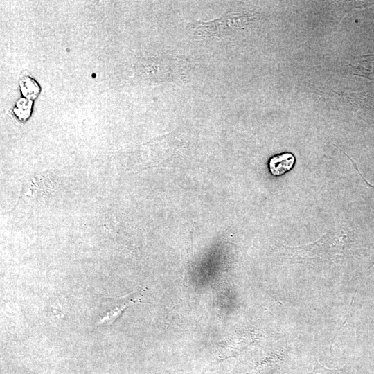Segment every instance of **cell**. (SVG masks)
I'll list each match as a JSON object with an SVG mask.
<instances>
[{
  "label": "cell",
  "instance_id": "cell-1",
  "mask_svg": "<svg viewBox=\"0 0 374 374\" xmlns=\"http://www.w3.org/2000/svg\"><path fill=\"white\" fill-rule=\"evenodd\" d=\"M143 290H134L125 296L114 299L109 301V309L100 317L97 325H110L121 314V312L133 303L141 302L143 299Z\"/></svg>",
  "mask_w": 374,
  "mask_h": 374
},
{
  "label": "cell",
  "instance_id": "cell-2",
  "mask_svg": "<svg viewBox=\"0 0 374 374\" xmlns=\"http://www.w3.org/2000/svg\"><path fill=\"white\" fill-rule=\"evenodd\" d=\"M295 161L296 158L291 152L277 154L269 159L268 168L272 175L280 176L290 171Z\"/></svg>",
  "mask_w": 374,
  "mask_h": 374
},
{
  "label": "cell",
  "instance_id": "cell-3",
  "mask_svg": "<svg viewBox=\"0 0 374 374\" xmlns=\"http://www.w3.org/2000/svg\"><path fill=\"white\" fill-rule=\"evenodd\" d=\"M23 95L27 98H34L39 93V88L37 84L31 78L25 77L20 82Z\"/></svg>",
  "mask_w": 374,
  "mask_h": 374
},
{
  "label": "cell",
  "instance_id": "cell-4",
  "mask_svg": "<svg viewBox=\"0 0 374 374\" xmlns=\"http://www.w3.org/2000/svg\"><path fill=\"white\" fill-rule=\"evenodd\" d=\"M31 105L32 103L28 99H20L16 103L14 112L19 119H26L30 116Z\"/></svg>",
  "mask_w": 374,
  "mask_h": 374
},
{
  "label": "cell",
  "instance_id": "cell-5",
  "mask_svg": "<svg viewBox=\"0 0 374 374\" xmlns=\"http://www.w3.org/2000/svg\"><path fill=\"white\" fill-rule=\"evenodd\" d=\"M308 374H344L342 370L333 371L324 368L321 365L317 366L312 372Z\"/></svg>",
  "mask_w": 374,
  "mask_h": 374
}]
</instances>
